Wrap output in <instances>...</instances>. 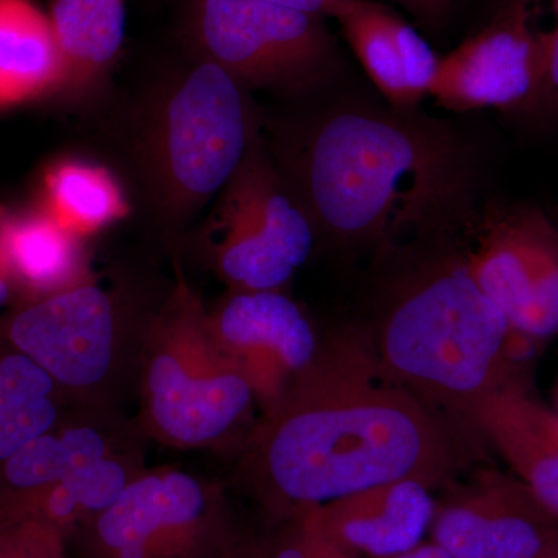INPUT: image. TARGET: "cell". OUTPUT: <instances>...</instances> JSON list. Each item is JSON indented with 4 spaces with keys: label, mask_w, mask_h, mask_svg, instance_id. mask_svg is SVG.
Masks as SVG:
<instances>
[{
    "label": "cell",
    "mask_w": 558,
    "mask_h": 558,
    "mask_svg": "<svg viewBox=\"0 0 558 558\" xmlns=\"http://www.w3.org/2000/svg\"><path fill=\"white\" fill-rule=\"evenodd\" d=\"M392 31L407 83L418 102L432 90L440 58L428 46L427 40L398 14H395L392 20Z\"/></svg>",
    "instance_id": "d4e9b609"
},
{
    "label": "cell",
    "mask_w": 558,
    "mask_h": 558,
    "mask_svg": "<svg viewBox=\"0 0 558 558\" xmlns=\"http://www.w3.org/2000/svg\"><path fill=\"white\" fill-rule=\"evenodd\" d=\"M14 289L11 284L9 267H7L5 253H3L2 236H0V307L9 303Z\"/></svg>",
    "instance_id": "f546056e"
},
{
    "label": "cell",
    "mask_w": 558,
    "mask_h": 558,
    "mask_svg": "<svg viewBox=\"0 0 558 558\" xmlns=\"http://www.w3.org/2000/svg\"><path fill=\"white\" fill-rule=\"evenodd\" d=\"M558 414V413H557Z\"/></svg>",
    "instance_id": "836d02e7"
},
{
    "label": "cell",
    "mask_w": 558,
    "mask_h": 558,
    "mask_svg": "<svg viewBox=\"0 0 558 558\" xmlns=\"http://www.w3.org/2000/svg\"><path fill=\"white\" fill-rule=\"evenodd\" d=\"M0 236L14 292L25 303L87 281L83 240L43 208H0Z\"/></svg>",
    "instance_id": "2e32d148"
},
{
    "label": "cell",
    "mask_w": 558,
    "mask_h": 558,
    "mask_svg": "<svg viewBox=\"0 0 558 558\" xmlns=\"http://www.w3.org/2000/svg\"><path fill=\"white\" fill-rule=\"evenodd\" d=\"M86 558H204L230 545L222 497L180 470L140 473L76 532Z\"/></svg>",
    "instance_id": "ba28073f"
},
{
    "label": "cell",
    "mask_w": 558,
    "mask_h": 558,
    "mask_svg": "<svg viewBox=\"0 0 558 558\" xmlns=\"http://www.w3.org/2000/svg\"><path fill=\"white\" fill-rule=\"evenodd\" d=\"M64 69L49 14L33 0H0V109L62 90Z\"/></svg>",
    "instance_id": "e0dca14e"
},
{
    "label": "cell",
    "mask_w": 558,
    "mask_h": 558,
    "mask_svg": "<svg viewBox=\"0 0 558 558\" xmlns=\"http://www.w3.org/2000/svg\"><path fill=\"white\" fill-rule=\"evenodd\" d=\"M60 436L69 454V472L117 453L110 435H106L98 425L86 422L70 425L61 429Z\"/></svg>",
    "instance_id": "484cf974"
},
{
    "label": "cell",
    "mask_w": 558,
    "mask_h": 558,
    "mask_svg": "<svg viewBox=\"0 0 558 558\" xmlns=\"http://www.w3.org/2000/svg\"><path fill=\"white\" fill-rule=\"evenodd\" d=\"M392 558H453L436 543H421L416 548Z\"/></svg>",
    "instance_id": "4dcf8cb0"
},
{
    "label": "cell",
    "mask_w": 558,
    "mask_h": 558,
    "mask_svg": "<svg viewBox=\"0 0 558 558\" xmlns=\"http://www.w3.org/2000/svg\"><path fill=\"white\" fill-rule=\"evenodd\" d=\"M209 220L213 260L234 290H281L310 258L315 230L259 134Z\"/></svg>",
    "instance_id": "8992f818"
},
{
    "label": "cell",
    "mask_w": 558,
    "mask_h": 558,
    "mask_svg": "<svg viewBox=\"0 0 558 558\" xmlns=\"http://www.w3.org/2000/svg\"><path fill=\"white\" fill-rule=\"evenodd\" d=\"M281 157L315 233L333 241L395 250L468 220L472 157L446 124L414 109L330 110Z\"/></svg>",
    "instance_id": "7a4b0ae2"
},
{
    "label": "cell",
    "mask_w": 558,
    "mask_h": 558,
    "mask_svg": "<svg viewBox=\"0 0 558 558\" xmlns=\"http://www.w3.org/2000/svg\"><path fill=\"white\" fill-rule=\"evenodd\" d=\"M413 13L418 21L435 27L446 16L450 0H391Z\"/></svg>",
    "instance_id": "f1b7e54d"
},
{
    "label": "cell",
    "mask_w": 558,
    "mask_h": 558,
    "mask_svg": "<svg viewBox=\"0 0 558 558\" xmlns=\"http://www.w3.org/2000/svg\"><path fill=\"white\" fill-rule=\"evenodd\" d=\"M543 65L535 0H512L478 35L440 58L429 95L454 112L537 108Z\"/></svg>",
    "instance_id": "8fae6325"
},
{
    "label": "cell",
    "mask_w": 558,
    "mask_h": 558,
    "mask_svg": "<svg viewBox=\"0 0 558 558\" xmlns=\"http://www.w3.org/2000/svg\"><path fill=\"white\" fill-rule=\"evenodd\" d=\"M538 558H558V549L550 550V553L545 554V556Z\"/></svg>",
    "instance_id": "1f68e13d"
},
{
    "label": "cell",
    "mask_w": 558,
    "mask_h": 558,
    "mask_svg": "<svg viewBox=\"0 0 558 558\" xmlns=\"http://www.w3.org/2000/svg\"><path fill=\"white\" fill-rule=\"evenodd\" d=\"M2 499L24 497L43 488L53 486L64 478L70 470L68 450L60 433L51 432L33 439L9 459L0 462Z\"/></svg>",
    "instance_id": "44dd1931"
},
{
    "label": "cell",
    "mask_w": 558,
    "mask_h": 558,
    "mask_svg": "<svg viewBox=\"0 0 558 558\" xmlns=\"http://www.w3.org/2000/svg\"><path fill=\"white\" fill-rule=\"evenodd\" d=\"M247 87L201 60L168 80L143 112L137 157L157 211L186 222L226 189L259 134Z\"/></svg>",
    "instance_id": "277c9868"
},
{
    "label": "cell",
    "mask_w": 558,
    "mask_h": 558,
    "mask_svg": "<svg viewBox=\"0 0 558 558\" xmlns=\"http://www.w3.org/2000/svg\"><path fill=\"white\" fill-rule=\"evenodd\" d=\"M119 311L89 279L24 303L5 323L7 343L35 360L57 387L92 391L108 384L123 348Z\"/></svg>",
    "instance_id": "30bf717a"
},
{
    "label": "cell",
    "mask_w": 558,
    "mask_h": 558,
    "mask_svg": "<svg viewBox=\"0 0 558 558\" xmlns=\"http://www.w3.org/2000/svg\"><path fill=\"white\" fill-rule=\"evenodd\" d=\"M209 326L220 348L244 371L264 410L284 395L318 351L310 319L281 290H234L209 314Z\"/></svg>",
    "instance_id": "4fadbf2b"
},
{
    "label": "cell",
    "mask_w": 558,
    "mask_h": 558,
    "mask_svg": "<svg viewBox=\"0 0 558 558\" xmlns=\"http://www.w3.org/2000/svg\"><path fill=\"white\" fill-rule=\"evenodd\" d=\"M39 207L81 240L119 222L130 211L112 172L78 159L60 160L47 168Z\"/></svg>",
    "instance_id": "d6986e66"
},
{
    "label": "cell",
    "mask_w": 558,
    "mask_h": 558,
    "mask_svg": "<svg viewBox=\"0 0 558 558\" xmlns=\"http://www.w3.org/2000/svg\"><path fill=\"white\" fill-rule=\"evenodd\" d=\"M395 14L371 0H351L336 20L360 64L389 106L414 109L417 100L407 83L392 31Z\"/></svg>",
    "instance_id": "ffe728a7"
},
{
    "label": "cell",
    "mask_w": 558,
    "mask_h": 558,
    "mask_svg": "<svg viewBox=\"0 0 558 558\" xmlns=\"http://www.w3.org/2000/svg\"><path fill=\"white\" fill-rule=\"evenodd\" d=\"M256 2L270 3L282 9L301 11L318 17H337L347 9L351 0H256Z\"/></svg>",
    "instance_id": "83f0119b"
},
{
    "label": "cell",
    "mask_w": 558,
    "mask_h": 558,
    "mask_svg": "<svg viewBox=\"0 0 558 558\" xmlns=\"http://www.w3.org/2000/svg\"><path fill=\"white\" fill-rule=\"evenodd\" d=\"M57 421L58 407L53 398H0V462L54 429Z\"/></svg>",
    "instance_id": "603a6c76"
},
{
    "label": "cell",
    "mask_w": 558,
    "mask_h": 558,
    "mask_svg": "<svg viewBox=\"0 0 558 558\" xmlns=\"http://www.w3.org/2000/svg\"><path fill=\"white\" fill-rule=\"evenodd\" d=\"M322 20L256 0H194L190 35L201 60L242 86L296 94L336 69V47Z\"/></svg>",
    "instance_id": "52a82bcc"
},
{
    "label": "cell",
    "mask_w": 558,
    "mask_h": 558,
    "mask_svg": "<svg viewBox=\"0 0 558 558\" xmlns=\"http://www.w3.org/2000/svg\"><path fill=\"white\" fill-rule=\"evenodd\" d=\"M473 425L558 519V414L531 398L524 385H508L481 407Z\"/></svg>",
    "instance_id": "9a60e30c"
},
{
    "label": "cell",
    "mask_w": 558,
    "mask_h": 558,
    "mask_svg": "<svg viewBox=\"0 0 558 558\" xmlns=\"http://www.w3.org/2000/svg\"><path fill=\"white\" fill-rule=\"evenodd\" d=\"M453 233V231H451ZM422 241L385 289L369 337L381 373L425 405L475 421L510 374L515 330L470 274L449 234Z\"/></svg>",
    "instance_id": "3957f363"
},
{
    "label": "cell",
    "mask_w": 558,
    "mask_h": 558,
    "mask_svg": "<svg viewBox=\"0 0 558 558\" xmlns=\"http://www.w3.org/2000/svg\"><path fill=\"white\" fill-rule=\"evenodd\" d=\"M142 416L150 436L175 449H207L247 418L255 391L213 336L208 311L180 282L150 319L143 343Z\"/></svg>",
    "instance_id": "5b68a950"
},
{
    "label": "cell",
    "mask_w": 558,
    "mask_h": 558,
    "mask_svg": "<svg viewBox=\"0 0 558 558\" xmlns=\"http://www.w3.org/2000/svg\"><path fill=\"white\" fill-rule=\"evenodd\" d=\"M222 549H223V548H222ZM219 550H220V549H219ZM219 550H218V553H219ZM215 554H216V553L209 554V556H207V557H204V558H209V557H213V556H215Z\"/></svg>",
    "instance_id": "d6a6232c"
},
{
    "label": "cell",
    "mask_w": 558,
    "mask_h": 558,
    "mask_svg": "<svg viewBox=\"0 0 558 558\" xmlns=\"http://www.w3.org/2000/svg\"><path fill=\"white\" fill-rule=\"evenodd\" d=\"M457 459L435 411L389 380L369 336L352 330L318 344L248 442L256 490L284 521L389 481L433 488Z\"/></svg>",
    "instance_id": "6da1fadb"
},
{
    "label": "cell",
    "mask_w": 558,
    "mask_h": 558,
    "mask_svg": "<svg viewBox=\"0 0 558 558\" xmlns=\"http://www.w3.org/2000/svg\"><path fill=\"white\" fill-rule=\"evenodd\" d=\"M549 25L546 27L539 24L537 17L543 65L542 94L537 108L558 112V0H549Z\"/></svg>",
    "instance_id": "4316f807"
},
{
    "label": "cell",
    "mask_w": 558,
    "mask_h": 558,
    "mask_svg": "<svg viewBox=\"0 0 558 558\" xmlns=\"http://www.w3.org/2000/svg\"><path fill=\"white\" fill-rule=\"evenodd\" d=\"M429 531L453 558H538L558 549V519L523 481L498 470L450 488Z\"/></svg>",
    "instance_id": "7c38bea8"
},
{
    "label": "cell",
    "mask_w": 558,
    "mask_h": 558,
    "mask_svg": "<svg viewBox=\"0 0 558 558\" xmlns=\"http://www.w3.org/2000/svg\"><path fill=\"white\" fill-rule=\"evenodd\" d=\"M47 14L64 69L62 90L97 83L123 46L126 0H51Z\"/></svg>",
    "instance_id": "ac0fdd59"
},
{
    "label": "cell",
    "mask_w": 558,
    "mask_h": 558,
    "mask_svg": "<svg viewBox=\"0 0 558 558\" xmlns=\"http://www.w3.org/2000/svg\"><path fill=\"white\" fill-rule=\"evenodd\" d=\"M68 539L49 521L0 509V558H69Z\"/></svg>",
    "instance_id": "7402d4cb"
},
{
    "label": "cell",
    "mask_w": 558,
    "mask_h": 558,
    "mask_svg": "<svg viewBox=\"0 0 558 558\" xmlns=\"http://www.w3.org/2000/svg\"><path fill=\"white\" fill-rule=\"evenodd\" d=\"M432 487L389 481L307 510L315 526L352 558H392L421 545L432 527Z\"/></svg>",
    "instance_id": "5bb4252c"
},
{
    "label": "cell",
    "mask_w": 558,
    "mask_h": 558,
    "mask_svg": "<svg viewBox=\"0 0 558 558\" xmlns=\"http://www.w3.org/2000/svg\"><path fill=\"white\" fill-rule=\"evenodd\" d=\"M263 558H352L330 542L306 512L286 520L274 539H264Z\"/></svg>",
    "instance_id": "cb8c5ba5"
},
{
    "label": "cell",
    "mask_w": 558,
    "mask_h": 558,
    "mask_svg": "<svg viewBox=\"0 0 558 558\" xmlns=\"http://www.w3.org/2000/svg\"><path fill=\"white\" fill-rule=\"evenodd\" d=\"M470 274L513 330L558 336V240L534 209H498L473 223Z\"/></svg>",
    "instance_id": "9c48e42d"
}]
</instances>
